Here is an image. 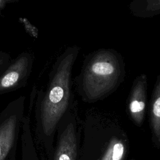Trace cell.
Returning <instances> with one entry per match:
<instances>
[{
    "instance_id": "5",
    "label": "cell",
    "mask_w": 160,
    "mask_h": 160,
    "mask_svg": "<svg viewBox=\"0 0 160 160\" xmlns=\"http://www.w3.org/2000/svg\"><path fill=\"white\" fill-rule=\"evenodd\" d=\"M34 58L29 51H23L11 59L0 72V96L24 87L32 72Z\"/></svg>"
},
{
    "instance_id": "2",
    "label": "cell",
    "mask_w": 160,
    "mask_h": 160,
    "mask_svg": "<svg viewBox=\"0 0 160 160\" xmlns=\"http://www.w3.org/2000/svg\"><path fill=\"white\" fill-rule=\"evenodd\" d=\"M124 75L120 54L114 49H100L86 55L73 84L83 102L93 103L114 92Z\"/></svg>"
},
{
    "instance_id": "8",
    "label": "cell",
    "mask_w": 160,
    "mask_h": 160,
    "mask_svg": "<svg viewBox=\"0 0 160 160\" xmlns=\"http://www.w3.org/2000/svg\"><path fill=\"white\" fill-rule=\"evenodd\" d=\"M130 9L134 16L150 17L160 13V1H134Z\"/></svg>"
},
{
    "instance_id": "12",
    "label": "cell",
    "mask_w": 160,
    "mask_h": 160,
    "mask_svg": "<svg viewBox=\"0 0 160 160\" xmlns=\"http://www.w3.org/2000/svg\"><path fill=\"white\" fill-rule=\"evenodd\" d=\"M19 0H0V16H1L2 11L8 4L17 2Z\"/></svg>"
},
{
    "instance_id": "7",
    "label": "cell",
    "mask_w": 160,
    "mask_h": 160,
    "mask_svg": "<svg viewBox=\"0 0 160 160\" xmlns=\"http://www.w3.org/2000/svg\"><path fill=\"white\" fill-rule=\"evenodd\" d=\"M150 125L155 139L160 142V74L152 93L149 109Z\"/></svg>"
},
{
    "instance_id": "11",
    "label": "cell",
    "mask_w": 160,
    "mask_h": 160,
    "mask_svg": "<svg viewBox=\"0 0 160 160\" xmlns=\"http://www.w3.org/2000/svg\"><path fill=\"white\" fill-rule=\"evenodd\" d=\"M11 56L6 52L0 51V72L3 71L11 61Z\"/></svg>"
},
{
    "instance_id": "6",
    "label": "cell",
    "mask_w": 160,
    "mask_h": 160,
    "mask_svg": "<svg viewBox=\"0 0 160 160\" xmlns=\"http://www.w3.org/2000/svg\"><path fill=\"white\" fill-rule=\"evenodd\" d=\"M147 98V77L146 74L138 76L134 81L128 99V110L133 122L141 126L145 118Z\"/></svg>"
},
{
    "instance_id": "9",
    "label": "cell",
    "mask_w": 160,
    "mask_h": 160,
    "mask_svg": "<svg viewBox=\"0 0 160 160\" xmlns=\"http://www.w3.org/2000/svg\"><path fill=\"white\" fill-rule=\"evenodd\" d=\"M124 143L116 138H112L101 160H123L125 156Z\"/></svg>"
},
{
    "instance_id": "10",
    "label": "cell",
    "mask_w": 160,
    "mask_h": 160,
    "mask_svg": "<svg viewBox=\"0 0 160 160\" xmlns=\"http://www.w3.org/2000/svg\"><path fill=\"white\" fill-rule=\"evenodd\" d=\"M19 22L23 26L26 32L31 37L36 39L38 38L39 31L38 29L32 25L28 19L25 18H19L18 19Z\"/></svg>"
},
{
    "instance_id": "3",
    "label": "cell",
    "mask_w": 160,
    "mask_h": 160,
    "mask_svg": "<svg viewBox=\"0 0 160 160\" xmlns=\"http://www.w3.org/2000/svg\"><path fill=\"white\" fill-rule=\"evenodd\" d=\"M26 98L20 96L0 112V160H4L13 146L24 116Z\"/></svg>"
},
{
    "instance_id": "4",
    "label": "cell",
    "mask_w": 160,
    "mask_h": 160,
    "mask_svg": "<svg viewBox=\"0 0 160 160\" xmlns=\"http://www.w3.org/2000/svg\"><path fill=\"white\" fill-rule=\"evenodd\" d=\"M79 122L76 101L58 124L57 130L59 131V136L55 160L76 159Z\"/></svg>"
},
{
    "instance_id": "1",
    "label": "cell",
    "mask_w": 160,
    "mask_h": 160,
    "mask_svg": "<svg viewBox=\"0 0 160 160\" xmlns=\"http://www.w3.org/2000/svg\"><path fill=\"white\" fill-rule=\"evenodd\" d=\"M79 52L78 46L68 47L54 61L45 91L36 90L34 104L36 127L47 139L54 135L60 121L76 101L72 72Z\"/></svg>"
}]
</instances>
